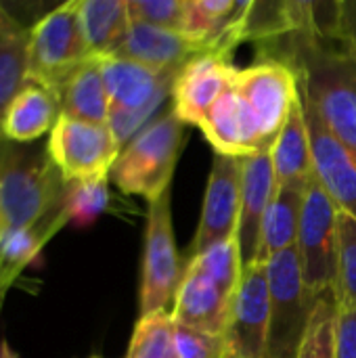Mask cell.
Instances as JSON below:
<instances>
[{"label":"cell","instance_id":"6da1fadb","mask_svg":"<svg viewBox=\"0 0 356 358\" xmlns=\"http://www.w3.org/2000/svg\"><path fill=\"white\" fill-rule=\"evenodd\" d=\"M260 59L287 63L304 96L356 162V61L336 40L302 34L260 44Z\"/></svg>","mask_w":356,"mask_h":358},{"label":"cell","instance_id":"7a4b0ae2","mask_svg":"<svg viewBox=\"0 0 356 358\" xmlns=\"http://www.w3.org/2000/svg\"><path fill=\"white\" fill-rule=\"evenodd\" d=\"M67 189L46 149L0 141V237L63 214Z\"/></svg>","mask_w":356,"mask_h":358},{"label":"cell","instance_id":"3957f363","mask_svg":"<svg viewBox=\"0 0 356 358\" xmlns=\"http://www.w3.org/2000/svg\"><path fill=\"white\" fill-rule=\"evenodd\" d=\"M185 122L174 113H164L149 122L118 155L109 178L126 195L153 201L170 189L174 168L185 143Z\"/></svg>","mask_w":356,"mask_h":358},{"label":"cell","instance_id":"277c9868","mask_svg":"<svg viewBox=\"0 0 356 358\" xmlns=\"http://www.w3.org/2000/svg\"><path fill=\"white\" fill-rule=\"evenodd\" d=\"M105 86L111 101L109 128L124 149L159 109L162 101L174 88V73L149 69L124 57L101 59Z\"/></svg>","mask_w":356,"mask_h":358},{"label":"cell","instance_id":"5b68a950","mask_svg":"<svg viewBox=\"0 0 356 358\" xmlns=\"http://www.w3.org/2000/svg\"><path fill=\"white\" fill-rule=\"evenodd\" d=\"M90 57L80 21V0H69L40 17L27 34V80L61 90Z\"/></svg>","mask_w":356,"mask_h":358},{"label":"cell","instance_id":"8992f818","mask_svg":"<svg viewBox=\"0 0 356 358\" xmlns=\"http://www.w3.org/2000/svg\"><path fill=\"white\" fill-rule=\"evenodd\" d=\"M271 323L266 358H296L317 296L304 283L298 248L283 250L266 262Z\"/></svg>","mask_w":356,"mask_h":358},{"label":"cell","instance_id":"52a82bcc","mask_svg":"<svg viewBox=\"0 0 356 358\" xmlns=\"http://www.w3.org/2000/svg\"><path fill=\"white\" fill-rule=\"evenodd\" d=\"M183 271L185 268H180V256L172 227V191L168 189L166 193L149 201L138 319L168 313V304L170 300L174 302L176 289L180 285Z\"/></svg>","mask_w":356,"mask_h":358},{"label":"cell","instance_id":"ba28073f","mask_svg":"<svg viewBox=\"0 0 356 358\" xmlns=\"http://www.w3.org/2000/svg\"><path fill=\"white\" fill-rule=\"evenodd\" d=\"M338 214L340 210L315 174L306 189L296 248L304 283L317 298L325 292H332L336 285Z\"/></svg>","mask_w":356,"mask_h":358},{"label":"cell","instance_id":"9c48e42d","mask_svg":"<svg viewBox=\"0 0 356 358\" xmlns=\"http://www.w3.org/2000/svg\"><path fill=\"white\" fill-rule=\"evenodd\" d=\"M46 151L67 182L103 178L122 151L109 124L80 122L61 115L48 134Z\"/></svg>","mask_w":356,"mask_h":358},{"label":"cell","instance_id":"30bf717a","mask_svg":"<svg viewBox=\"0 0 356 358\" xmlns=\"http://www.w3.org/2000/svg\"><path fill=\"white\" fill-rule=\"evenodd\" d=\"M233 84L250 105L262 138L273 151L300 94L298 73L279 59H258L254 65L237 69Z\"/></svg>","mask_w":356,"mask_h":358},{"label":"cell","instance_id":"8fae6325","mask_svg":"<svg viewBox=\"0 0 356 358\" xmlns=\"http://www.w3.org/2000/svg\"><path fill=\"white\" fill-rule=\"evenodd\" d=\"M271 323V289L266 264L243 268L231 298L229 319L222 334L225 358H266Z\"/></svg>","mask_w":356,"mask_h":358},{"label":"cell","instance_id":"7c38bea8","mask_svg":"<svg viewBox=\"0 0 356 358\" xmlns=\"http://www.w3.org/2000/svg\"><path fill=\"white\" fill-rule=\"evenodd\" d=\"M241 157L214 153L212 170L204 195L201 218L189 245V258L204 254L208 248L222 243L237 235L241 214Z\"/></svg>","mask_w":356,"mask_h":358},{"label":"cell","instance_id":"4fadbf2b","mask_svg":"<svg viewBox=\"0 0 356 358\" xmlns=\"http://www.w3.org/2000/svg\"><path fill=\"white\" fill-rule=\"evenodd\" d=\"M302 92V88H300ZM304 115L311 134L315 174L325 187L336 208L356 220V162L344 145L329 132L315 105L304 96Z\"/></svg>","mask_w":356,"mask_h":358},{"label":"cell","instance_id":"5bb4252c","mask_svg":"<svg viewBox=\"0 0 356 358\" xmlns=\"http://www.w3.org/2000/svg\"><path fill=\"white\" fill-rule=\"evenodd\" d=\"M237 67L229 57L204 55L183 67L172 88V111L185 122L199 128L220 94L233 84Z\"/></svg>","mask_w":356,"mask_h":358},{"label":"cell","instance_id":"9a60e30c","mask_svg":"<svg viewBox=\"0 0 356 358\" xmlns=\"http://www.w3.org/2000/svg\"><path fill=\"white\" fill-rule=\"evenodd\" d=\"M235 80V78H233ZM199 130L216 153L233 157H250L271 151L262 138L260 126L241 96V92L231 84L220 99L214 103L206 120L199 124Z\"/></svg>","mask_w":356,"mask_h":358},{"label":"cell","instance_id":"2e32d148","mask_svg":"<svg viewBox=\"0 0 356 358\" xmlns=\"http://www.w3.org/2000/svg\"><path fill=\"white\" fill-rule=\"evenodd\" d=\"M204 55H212L208 44L195 42L178 29L132 21L124 44L113 57H124L149 69L178 76L187 63Z\"/></svg>","mask_w":356,"mask_h":358},{"label":"cell","instance_id":"e0dca14e","mask_svg":"<svg viewBox=\"0 0 356 358\" xmlns=\"http://www.w3.org/2000/svg\"><path fill=\"white\" fill-rule=\"evenodd\" d=\"M241 214H239V250L243 268L254 264L260 243V229L266 210L277 193V176L271 151L241 157Z\"/></svg>","mask_w":356,"mask_h":358},{"label":"cell","instance_id":"ac0fdd59","mask_svg":"<svg viewBox=\"0 0 356 358\" xmlns=\"http://www.w3.org/2000/svg\"><path fill=\"white\" fill-rule=\"evenodd\" d=\"M231 298L233 296L212 281L204 271H199L193 262H187L170 317L176 325L222 336L229 319Z\"/></svg>","mask_w":356,"mask_h":358},{"label":"cell","instance_id":"d6986e66","mask_svg":"<svg viewBox=\"0 0 356 358\" xmlns=\"http://www.w3.org/2000/svg\"><path fill=\"white\" fill-rule=\"evenodd\" d=\"M61 117V96L57 90L29 82L10 103L4 122L2 136L8 143L27 145L44 134H50Z\"/></svg>","mask_w":356,"mask_h":358},{"label":"cell","instance_id":"ffe728a7","mask_svg":"<svg viewBox=\"0 0 356 358\" xmlns=\"http://www.w3.org/2000/svg\"><path fill=\"white\" fill-rule=\"evenodd\" d=\"M308 182H290V185L277 187L275 199L271 201L266 216L262 220L260 243H258V254L254 262L266 264L271 258H275L283 250L296 248Z\"/></svg>","mask_w":356,"mask_h":358},{"label":"cell","instance_id":"44dd1931","mask_svg":"<svg viewBox=\"0 0 356 358\" xmlns=\"http://www.w3.org/2000/svg\"><path fill=\"white\" fill-rule=\"evenodd\" d=\"M271 155H273L277 187L290 185V182H308L315 176L313 147H311V134H308L306 115H304L302 92L294 101L290 117Z\"/></svg>","mask_w":356,"mask_h":358},{"label":"cell","instance_id":"7402d4cb","mask_svg":"<svg viewBox=\"0 0 356 358\" xmlns=\"http://www.w3.org/2000/svg\"><path fill=\"white\" fill-rule=\"evenodd\" d=\"M61 115L90 122V124H107L111 101L103 78L101 59H88L82 63L61 86Z\"/></svg>","mask_w":356,"mask_h":358},{"label":"cell","instance_id":"603a6c76","mask_svg":"<svg viewBox=\"0 0 356 358\" xmlns=\"http://www.w3.org/2000/svg\"><path fill=\"white\" fill-rule=\"evenodd\" d=\"M80 21L94 59L113 57L132 25L128 0H80Z\"/></svg>","mask_w":356,"mask_h":358},{"label":"cell","instance_id":"cb8c5ba5","mask_svg":"<svg viewBox=\"0 0 356 358\" xmlns=\"http://www.w3.org/2000/svg\"><path fill=\"white\" fill-rule=\"evenodd\" d=\"M67 212L42 220L40 224L13 231L0 237V308L17 277L27 268L40 250L67 224Z\"/></svg>","mask_w":356,"mask_h":358},{"label":"cell","instance_id":"d4e9b609","mask_svg":"<svg viewBox=\"0 0 356 358\" xmlns=\"http://www.w3.org/2000/svg\"><path fill=\"white\" fill-rule=\"evenodd\" d=\"M338 315L340 308L334 289L321 294L296 358H338Z\"/></svg>","mask_w":356,"mask_h":358},{"label":"cell","instance_id":"484cf974","mask_svg":"<svg viewBox=\"0 0 356 358\" xmlns=\"http://www.w3.org/2000/svg\"><path fill=\"white\" fill-rule=\"evenodd\" d=\"M338 256H336V302L338 308L356 310V220L348 214H338Z\"/></svg>","mask_w":356,"mask_h":358},{"label":"cell","instance_id":"4316f807","mask_svg":"<svg viewBox=\"0 0 356 358\" xmlns=\"http://www.w3.org/2000/svg\"><path fill=\"white\" fill-rule=\"evenodd\" d=\"M27 34L29 29L13 36L0 46V141H4V115L15 96L27 84Z\"/></svg>","mask_w":356,"mask_h":358},{"label":"cell","instance_id":"83f0119b","mask_svg":"<svg viewBox=\"0 0 356 358\" xmlns=\"http://www.w3.org/2000/svg\"><path fill=\"white\" fill-rule=\"evenodd\" d=\"M126 358H176L174 321L170 313L138 319Z\"/></svg>","mask_w":356,"mask_h":358},{"label":"cell","instance_id":"f1b7e54d","mask_svg":"<svg viewBox=\"0 0 356 358\" xmlns=\"http://www.w3.org/2000/svg\"><path fill=\"white\" fill-rule=\"evenodd\" d=\"M109 176L69 182L65 197L67 220L76 227H88L109 208Z\"/></svg>","mask_w":356,"mask_h":358},{"label":"cell","instance_id":"f546056e","mask_svg":"<svg viewBox=\"0 0 356 358\" xmlns=\"http://www.w3.org/2000/svg\"><path fill=\"white\" fill-rule=\"evenodd\" d=\"M199 271H204L212 281H216L227 294H235L241 273H243V262H241V250H239V239L237 235L208 248L204 254L191 258Z\"/></svg>","mask_w":356,"mask_h":358},{"label":"cell","instance_id":"4dcf8cb0","mask_svg":"<svg viewBox=\"0 0 356 358\" xmlns=\"http://www.w3.org/2000/svg\"><path fill=\"white\" fill-rule=\"evenodd\" d=\"M176 358H225V340L195 327L174 323Z\"/></svg>","mask_w":356,"mask_h":358},{"label":"cell","instance_id":"1f68e13d","mask_svg":"<svg viewBox=\"0 0 356 358\" xmlns=\"http://www.w3.org/2000/svg\"><path fill=\"white\" fill-rule=\"evenodd\" d=\"M128 10L132 21L180 31L185 0H128Z\"/></svg>","mask_w":356,"mask_h":358},{"label":"cell","instance_id":"d6a6232c","mask_svg":"<svg viewBox=\"0 0 356 358\" xmlns=\"http://www.w3.org/2000/svg\"><path fill=\"white\" fill-rule=\"evenodd\" d=\"M338 358H356L355 308H340V315H338Z\"/></svg>","mask_w":356,"mask_h":358},{"label":"cell","instance_id":"836d02e7","mask_svg":"<svg viewBox=\"0 0 356 358\" xmlns=\"http://www.w3.org/2000/svg\"><path fill=\"white\" fill-rule=\"evenodd\" d=\"M336 42H340L356 61V0H342Z\"/></svg>","mask_w":356,"mask_h":358},{"label":"cell","instance_id":"e575fe53","mask_svg":"<svg viewBox=\"0 0 356 358\" xmlns=\"http://www.w3.org/2000/svg\"><path fill=\"white\" fill-rule=\"evenodd\" d=\"M25 29H27V27H23V25L6 10V6L0 4V46H2L6 40H10L13 36L25 31Z\"/></svg>","mask_w":356,"mask_h":358},{"label":"cell","instance_id":"d590c367","mask_svg":"<svg viewBox=\"0 0 356 358\" xmlns=\"http://www.w3.org/2000/svg\"><path fill=\"white\" fill-rule=\"evenodd\" d=\"M90 358H101V357H90Z\"/></svg>","mask_w":356,"mask_h":358}]
</instances>
